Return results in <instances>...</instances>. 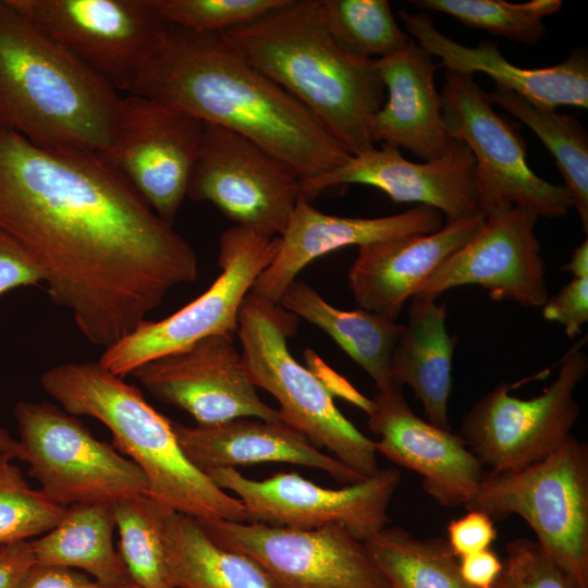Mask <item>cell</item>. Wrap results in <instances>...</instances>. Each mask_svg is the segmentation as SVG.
I'll return each mask as SVG.
<instances>
[{
  "label": "cell",
  "instance_id": "1",
  "mask_svg": "<svg viewBox=\"0 0 588 588\" xmlns=\"http://www.w3.org/2000/svg\"><path fill=\"white\" fill-rule=\"evenodd\" d=\"M0 229L37 261L51 299L107 348L194 282L192 245L95 154L0 126Z\"/></svg>",
  "mask_w": 588,
  "mask_h": 588
},
{
  "label": "cell",
  "instance_id": "2",
  "mask_svg": "<svg viewBox=\"0 0 588 588\" xmlns=\"http://www.w3.org/2000/svg\"><path fill=\"white\" fill-rule=\"evenodd\" d=\"M127 94L235 132L278 157L301 180L351 158L313 113L242 56L225 32L169 24Z\"/></svg>",
  "mask_w": 588,
  "mask_h": 588
},
{
  "label": "cell",
  "instance_id": "3",
  "mask_svg": "<svg viewBox=\"0 0 588 588\" xmlns=\"http://www.w3.org/2000/svg\"><path fill=\"white\" fill-rule=\"evenodd\" d=\"M225 34L253 66L313 113L351 156L375 147L370 123L385 99L376 59L354 56L336 42L321 0H290Z\"/></svg>",
  "mask_w": 588,
  "mask_h": 588
},
{
  "label": "cell",
  "instance_id": "4",
  "mask_svg": "<svg viewBox=\"0 0 588 588\" xmlns=\"http://www.w3.org/2000/svg\"><path fill=\"white\" fill-rule=\"evenodd\" d=\"M113 87L0 0V126L54 149L99 155L113 139Z\"/></svg>",
  "mask_w": 588,
  "mask_h": 588
},
{
  "label": "cell",
  "instance_id": "5",
  "mask_svg": "<svg viewBox=\"0 0 588 588\" xmlns=\"http://www.w3.org/2000/svg\"><path fill=\"white\" fill-rule=\"evenodd\" d=\"M40 384L66 413L102 422L112 445L140 468L148 495L160 504L197 519L249 522L243 503L185 456L171 419L99 362L57 365L41 375Z\"/></svg>",
  "mask_w": 588,
  "mask_h": 588
},
{
  "label": "cell",
  "instance_id": "6",
  "mask_svg": "<svg viewBox=\"0 0 588 588\" xmlns=\"http://www.w3.org/2000/svg\"><path fill=\"white\" fill-rule=\"evenodd\" d=\"M296 328L297 317L280 305L253 293L245 297L236 334L250 382L278 401L284 424L363 478L373 476L380 469L375 441L340 412L320 380L290 353L286 340Z\"/></svg>",
  "mask_w": 588,
  "mask_h": 588
},
{
  "label": "cell",
  "instance_id": "7",
  "mask_svg": "<svg viewBox=\"0 0 588 588\" xmlns=\"http://www.w3.org/2000/svg\"><path fill=\"white\" fill-rule=\"evenodd\" d=\"M493 520L518 515L568 576L588 588V448L573 436L544 460L517 471H490L464 505Z\"/></svg>",
  "mask_w": 588,
  "mask_h": 588
},
{
  "label": "cell",
  "instance_id": "8",
  "mask_svg": "<svg viewBox=\"0 0 588 588\" xmlns=\"http://www.w3.org/2000/svg\"><path fill=\"white\" fill-rule=\"evenodd\" d=\"M442 114L451 138L464 143L475 159V185L485 217L523 207L538 218H560L573 203L564 185L538 176L527 162L526 143L499 114L473 76L445 71Z\"/></svg>",
  "mask_w": 588,
  "mask_h": 588
},
{
  "label": "cell",
  "instance_id": "9",
  "mask_svg": "<svg viewBox=\"0 0 588 588\" xmlns=\"http://www.w3.org/2000/svg\"><path fill=\"white\" fill-rule=\"evenodd\" d=\"M19 460L53 502L114 503L148 494L140 468L112 444L98 440L74 415L50 402L14 406Z\"/></svg>",
  "mask_w": 588,
  "mask_h": 588
},
{
  "label": "cell",
  "instance_id": "10",
  "mask_svg": "<svg viewBox=\"0 0 588 588\" xmlns=\"http://www.w3.org/2000/svg\"><path fill=\"white\" fill-rule=\"evenodd\" d=\"M580 338L564 354L556 378L531 399L510 394L502 382L481 396L464 416L461 437L491 471H517L556 451L571 437L579 416L574 397L588 371Z\"/></svg>",
  "mask_w": 588,
  "mask_h": 588
},
{
  "label": "cell",
  "instance_id": "11",
  "mask_svg": "<svg viewBox=\"0 0 588 588\" xmlns=\"http://www.w3.org/2000/svg\"><path fill=\"white\" fill-rule=\"evenodd\" d=\"M280 238L233 225L219 238L220 275L196 299L159 321L144 320L103 350L99 364L124 378L146 362L212 334L234 336L245 297L274 259Z\"/></svg>",
  "mask_w": 588,
  "mask_h": 588
},
{
  "label": "cell",
  "instance_id": "12",
  "mask_svg": "<svg viewBox=\"0 0 588 588\" xmlns=\"http://www.w3.org/2000/svg\"><path fill=\"white\" fill-rule=\"evenodd\" d=\"M47 37L128 93L169 24L155 0H10Z\"/></svg>",
  "mask_w": 588,
  "mask_h": 588
},
{
  "label": "cell",
  "instance_id": "13",
  "mask_svg": "<svg viewBox=\"0 0 588 588\" xmlns=\"http://www.w3.org/2000/svg\"><path fill=\"white\" fill-rule=\"evenodd\" d=\"M186 197L211 203L235 225L278 237L303 194L301 179L278 157L235 132L204 123Z\"/></svg>",
  "mask_w": 588,
  "mask_h": 588
},
{
  "label": "cell",
  "instance_id": "14",
  "mask_svg": "<svg viewBox=\"0 0 588 588\" xmlns=\"http://www.w3.org/2000/svg\"><path fill=\"white\" fill-rule=\"evenodd\" d=\"M197 522L215 543L254 560L271 588H391L365 543L343 527L297 529L221 518Z\"/></svg>",
  "mask_w": 588,
  "mask_h": 588
},
{
  "label": "cell",
  "instance_id": "15",
  "mask_svg": "<svg viewBox=\"0 0 588 588\" xmlns=\"http://www.w3.org/2000/svg\"><path fill=\"white\" fill-rule=\"evenodd\" d=\"M223 491L234 493L249 522L297 529L340 526L360 541L387 527L388 509L400 486L396 468L379 469L358 482L332 489L297 473H277L261 480L235 468L205 473Z\"/></svg>",
  "mask_w": 588,
  "mask_h": 588
},
{
  "label": "cell",
  "instance_id": "16",
  "mask_svg": "<svg viewBox=\"0 0 588 588\" xmlns=\"http://www.w3.org/2000/svg\"><path fill=\"white\" fill-rule=\"evenodd\" d=\"M204 122L139 95L121 98L110 147L97 157L172 224L198 154Z\"/></svg>",
  "mask_w": 588,
  "mask_h": 588
},
{
  "label": "cell",
  "instance_id": "17",
  "mask_svg": "<svg viewBox=\"0 0 588 588\" xmlns=\"http://www.w3.org/2000/svg\"><path fill=\"white\" fill-rule=\"evenodd\" d=\"M131 375L159 401L200 426L237 418L282 421L250 382L234 336L212 334L135 368Z\"/></svg>",
  "mask_w": 588,
  "mask_h": 588
},
{
  "label": "cell",
  "instance_id": "18",
  "mask_svg": "<svg viewBox=\"0 0 588 588\" xmlns=\"http://www.w3.org/2000/svg\"><path fill=\"white\" fill-rule=\"evenodd\" d=\"M538 217L523 207L486 217L479 231L418 289L415 297L437 298L462 285H480L493 301L542 306L546 265L535 234Z\"/></svg>",
  "mask_w": 588,
  "mask_h": 588
},
{
  "label": "cell",
  "instance_id": "19",
  "mask_svg": "<svg viewBox=\"0 0 588 588\" xmlns=\"http://www.w3.org/2000/svg\"><path fill=\"white\" fill-rule=\"evenodd\" d=\"M346 184H363L384 192L396 204L417 203L444 213L446 220L480 211L475 185V159L469 148L451 139L438 158L413 162L399 148L383 144L351 156L342 166L301 180L303 197L310 200L321 192Z\"/></svg>",
  "mask_w": 588,
  "mask_h": 588
},
{
  "label": "cell",
  "instance_id": "20",
  "mask_svg": "<svg viewBox=\"0 0 588 588\" xmlns=\"http://www.w3.org/2000/svg\"><path fill=\"white\" fill-rule=\"evenodd\" d=\"M371 400L368 427L379 437L377 453L420 475L422 489L441 506H464L483 475L464 439L418 417L399 385L379 389Z\"/></svg>",
  "mask_w": 588,
  "mask_h": 588
},
{
  "label": "cell",
  "instance_id": "21",
  "mask_svg": "<svg viewBox=\"0 0 588 588\" xmlns=\"http://www.w3.org/2000/svg\"><path fill=\"white\" fill-rule=\"evenodd\" d=\"M443 226L442 213L418 205L404 212L378 218H348L328 215L302 197L289 220L272 262L255 281L252 292L279 305L296 275L313 260L346 246L358 247L418 234Z\"/></svg>",
  "mask_w": 588,
  "mask_h": 588
},
{
  "label": "cell",
  "instance_id": "22",
  "mask_svg": "<svg viewBox=\"0 0 588 588\" xmlns=\"http://www.w3.org/2000/svg\"><path fill=\"white\" fill-rule=\"evenodd\" d=\"M482 212L446 220L429 234L393 238L358 247L347 272L348 286L362 309L395 321L407 299L482 226Z\"/></svg>",
  "mask_w": 588,
  "mask_h": 588
},
{
  "label": "cell",
  "instance_id": "23",
  "mask_svg": "<svg viewBox=\"0 0 588 588\" xmlns=\"http://www.w3.org/2000/svg\"><path fill=\"white\" fill-rule=\"evenodd\" d=\"M399 13L407 33L448 71L468 76L485 73L497 86L547 109L562 105L588 108V57L584 49H574L566 60L553 66L525 69L510 63L493 42L467 47L443 35L425 13Z\"/></svg>",
  "mask_w": 588,
  "mask_h": 588
},
{
  "label": "cell",
  "instance_id": "24",
  "mask_svg": "<svg viewBox=\"0 0 588 588\" xmlns=\"http://www.w3.org/2000/svg\"><path fill=\"white\" fill-rule=\"evenodd\" d=\"M171 424L185 456L204 473L213 468L286 463L322 470L343 485L365 479L283 421L237 418L210 426L189 427L174 420Z\"/></svg>",
  "mask_w": 588,
  "mask_h": 588
},
{
  "label": "cell",
  "instance_id": "25",
  "mask_svg": "<svg viewBox=\"0 0 588 588\" xmlns=\"http://www.w3.org/2000/svg\"><path fill=\"white\" fill-rule=\"evenodd\" d=\"M375 64L387 99L371 120L372 142L402 147L424 161L440 157L452 138L443 120L432 57L412 39Z\"/></svg>",
  "mask_w": 588,
  "mask_h": 588
},
{
  "label": "cell",
  "instance_id": "26",
  "mask_svg": "<svg viewBox=\"0 0 588 588\" xmlns=\"http://www.w3.org/2000/svg\"><path fill=\"white\" fill-rule=\"evenodd\" d=\"M412 301L392 352L390 379L401 388L411 387L430 424L450 430L448 402L456 339L446 331V305L430 297Z\"/></svg>",
  "mask_w": 588,
  "mask_h": 588
},
{
  "label": "cell",
  "instance_id": "27",
  "mask_svg": "<svg viewBox=\"0 0 588 588\" xmlns=\"http://www.w3.org/2000/svg\"><path fill=\"white\" fill-rule=\"evenodd\" d=\"M113 503H76L59 523L29 541L34 563L81 569L101 588H120L130 575L113 543Z\"/></svg>",
  "mask_w": 588,
  "mask_h": 588
},
{
  "label": "cell",
  "instance_id": "28",
  "mask_svg": "<svg viewBox=\"0 0 588 588\" xmlns=\"http://www.w3.org/2000/svg\"><path fill=\"white\" fill-rule=\"evenodd\" d=\"M279 305L329 334L370 376L378 390L393 384L390 362L404 324L365 309H339L303 281H294Z\"/></svg>",
  "mask_w": 588,
  "mask_h": 588
},
{
  "label": "cell",
  "instance_id": "29",
  "mask_svg": "<svg viewBox=\"0 0 588 588\" xmlns=\"http://www.w3.org/2000/svg\"><path fill=\"white\" fill-rule=\"evenodd\" d=\"M162 536L174 588H271L254 560L215 543L194 517L166 507Z\"/></svg>",
  "mask_w": 588,
  "mask_h": 588
},
{
  "label": "cell",
  "instance_id": "30",
  "mask_svg": "<svg viewBox=\"0 0 588 588\" xmlns=\"http://www.w3.org/2000/svg\"><path fill=\"white\" fill-rule=\"evenodd\" d=\"M493 105L527 125L554 157L585 234L588 232V137L583 125L523 96L494 85L488 93Z\"/></svg>",
  "mask_w": 588,
  "mask_h": 588
},
{
  "label": "cell",
  "instance_id": "31",
  "mask_svg": "<svg viewBox=\"0 0 588 588\" xmlns=\"http://www.w3.org/2000/svg\"><path fill=\"white\" fill-rule=\"evenodd\" d=\"M364 543L391 588H470L443 538L420 539L401 527H384Z\"/></svg>",
  "mask_w": 588,
  "mask_h": 588
},
{
  "label": "cell",
  "instance_id": "32",
  "mask_svg": "<svg viewBox=\"0 0 588 588\" xmlns=\"http://www.w3.org/2000/svg\"><path fill=\"white\" fill-rule=\"evenodd\" d=\"M166 507L148 494L113 503L119 553L131 580L140 588H174L162 536Z\"/></svg>",
  "mask_w": 588,
  "mask_h": 588
},
{
  "label": "cell",
  "instance_id": "33",
  "mask_svg": "<svg viewBox=\"0 0 588 588\" xmlns=\"http://www.w3.org/2000/svg\"><path fill=\"white\" fill-rule=\"evenodd\" d=\"M326 24L350 53L380 59L412 39L400 28L387 0H321Z\"/></svg>",
  "mask_w": 588,
  "mask_h": 588
},
{
  "label": "cell",
  "instance_id": "34",
  "mask_svg": "<svg viewBox=\"0 0 588 588\" xmlns=\"http://www.w3.org/2000/svg\"><path fill=\"white\" fill-rule=\"evenodd\" d=\"M413 3L424 10L448 14L468 27L526 45H532L543 37V19L562 7L560 0L524 3L503 0H416Z\"/></svg>",
  "mask_w": 588,
  "mask_h": 588
},
{
  "label": "cell",
  "instance_id": "35",
  "mask_svg": "<svg viewBox=\"0 0 588 588\" xmlns=\"http://www.w3.org/2000/svg\"><path fill=\"white\" fill-rule=\"evenodd\" d=\"M12 461L0 453V546L46 534L65 511L40 489H33Z\"/></svg>",
  "mask_w": 588,
  "mask_h": 588
},
{
  "label": "cell",
  "instance_id": "36",
  "mask_svg": "<svg viewBox=\"0 0 588 588\" xmlns=\"http://www.w3.org/2000/svg\"><path fill=\"white\" fill-rule=\"evenodd\" d=\"M290 0H155L164 21L184 29L215 33L255 22Z\"/></svg>",
  "mask_w": 588,
  "mask_h": 588
},
{
  "label": "cell",
  "instance_id": "37",
  "mask_svg": "<svg viewBox=\"0 0 588 588\" xmlns=\"http://www.w3.org/2000/svg\"><path fill=\"white\" fill-rule=\"evenodd\" d=\"M500 580L504 588H575L568 576L537 541L507 542Z\"/></svg>",
  "mask_w": 588,
  "mask_h": 588
},
{
  "label": "cell",
  "instance_id": "38",
  "mask_svg": "<svg viewBox=\"0 0 588 588\" xmlns=\"http://www.w3.org/2000/svg\"><path fill=\"white\" fill-rule=\"evenodd\" d=\"M542 306L547 320L563 326L568 338L578 336L588 321V278H573Z\"/></svg>",
  "mask_w": 588,
  "mask_h": 588
},
{
  "label": "cell",
  "instance_id": "39",
  "mask_svg": "<svg viewBox=\"0 0 588 588\" xmlns=\"http://www.w3.org/2000/svg\"><path fill=\"white\" fill-rule=\"evenodd\" d=\"M44 282V272L34 257L0 229V296L8 291Z\"/></svg>",
  "mask_w": 588,
  "mask_h": 588
},
{
  "label": "cell",
  "instance_id": "40",
  "mask_svg": "<svg viewBox=\"0 0 588 588\" xmlns=\"http://www.w3.org/2000/svg\"><path fill=\"white\" fill-rule=\"evenodd\" d=\"M448 543L457 558L490 549L497 539L494 520L485 512L468 510L448 527Z\"/></svg>",
  "mask_w": 588,
  "mask_h": 588
},
{
  "label": "cell",
  "instance_id": "41",
  "mask_svg": "<svg viewBox=\"0 0 588 588\" xmlns=\"http://www.w3.org/2000/svg\"><path fill=\"white\" fill-rule=\"evenodd\" d=\"M17 588H101L91 577L77 569L34 563Z\"/></svg>",
  "mask_w": 588,
  "mask_h": 588
},
{
  "label": "cell",
  "instance_id": "42",
  "mask_svg": "<svg viewBox=\"0 0 588 588\" xmlns=\"http://www.w3.org/2000/svg\"><path fill=\"white\" fill-rule=\"evenodd\" d=\"M460 573L470 588H491L500 578L503 564L491 550H482L458 558Z\"/></svg>",
  "mask_w": 588,
  "mask_h": 588
},
{
  "label": "cell",
  "instance_id": "43",
  "mask_svg": "<svg viewBox=\"0 0 588 588\" xmlns=\"http://www.w3.org/2000/svg\"><path fill=\"white\" fill-rule=\"evenodd\" d=\"M308 369L320 380L332 396H339L367 415L372 409V400L357 391L345 378L327 366L314 352L308 353Z\"/></svg>",
  "mask_w": 588,
  "mask_h": 588
},
{
  "label": "cell",
  "instance_id": "44",
  "mask_svg": "<svg viewBox=\"0 0 588 588\" xmlns=\"http://www.w3.org/2000/svg\"><path fill=\"white\" fill-rule=\"evenodd\" d=\"M33 564L29 541L0 546V588H17Z\"/></svg>",
  "mask_w": 588,
  "mask_h": 588
},
{
  "label": "cell",
  "instance_id": "45",
  "mask_svg": "<svg viewBox=\"0 0 588 588\" xmlns=\"http://www.w3.org/2000/svg\"><path fill=\"white\" fill-rule=\"evenodd\" d=\"M562 269L572 272L573 278H588V241L585 240L577 246L568 264Z\"/></svg>",
  "mask_w": 588,
  "mask_h": 588
},
{
  "label": "cell",
  "instance_id": "46",
  "mask_svg": "<svg viewBox=\"0 0 588 588\" xmlns=\"http://www.w3.org/2000/svg\"><path fill=\"white\" fill-rule=\"evenodd\" d=\"M0 453L9 455L13 460L19 458L20 454L17 440L2 427H0Z\"/></svg>",
  "mask_w": 588,
  "mask_h": 588
},
{
  "label": "cell",
  "instance_id": "47",
  "mask_svg": "<svg viewBox=\"0 0 588 588\" xmlns=\"http://www.w3.org/2000/svg\"><path fill=\"white\" fill-rule=\"evenodd\" d=\"M120 588H140L139 586H137L135 583L131 581Z\"/></svg>",
  "mask_w": 588,
  "mask_h": 588
},
{
  "label": "cell",
  "instance_id": "48",
  "mask_svg": "<svg viewBox=\"0 0 588 588\" xmlns=\"http://www.w3.org/2000/svg\"><path fill=\"white\" fill-rule=\"evenodd\" d=\"M491 588H504V587L499 578V580Z\"/></svg>",
  "mask_w": 588,
  "mask_h": 588
}]
</instances>
